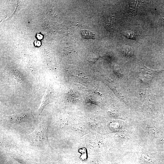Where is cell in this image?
Masks as SVG:
<instances>
[{
  "label": "cell",
  "instance_id": "3",
  "mask_svg": "<svg viewBox=\"0 0 164 164\" xmlns=\"http://www.w3.org/2000/svg\"><path fill=\"white\" fill-rule=\"evenodd\" d=\"M53 92L51 84L50 83L48 87L43 98L41 105L39 108L36 112L37 114L40 115L42 113L45 107L52 102Z\"/></svg>",
  "mask_w": 164,
  "mask_h": 164
},
{
  "label": "cell",
  "instance_id": "4",
  "mask_svg": "<svg viewBox=\"0 0 164 164\" xmlns=\"http://www.w3.org/2000/svg\"><path fill=\"white\" fill-rule=\"evenodd\" d=\"M163 71H164V70H153L147 68L144 65L143 67L141 68V76L143 77V78L146 76L152 77Z\"/></svg>",
  "mask_w": 164,
  "mask_h": 164
},
{
  "label": "cell",
  "instance_id": "5",
  "mask_svg": "<svg viewBox=\"0 0 164 164\" xmlns=\"http://www.w3.org/2000/svg\"><path fill=\"white\" fill-rule=\"evenodd\" d=\"M27 1H17V5L15 11L11 16L9 17L7 19H11L14 16L16 15L20 10L27 5Z\"/></svg>",
  "mask_w": 164,
  "mask_h": 164
},
{
  "label": "cell",
  "instance_id": "2",
  "mask_svg": "<svg viewBox=\"0 0 164 164\" xmlns=\"http://www.w3.org/2000/svg\"><path fill=\"white\" fill-rule=\"evenodd\" d=\"M6 122L12 124H17L28 122L34 118L33 114L31 112H25L2 117Z\"/></svg>",
  "mask_w": 164,
  "mask_h": 164
},
{
  "label": "cell",
  "instance_id": "8",
  "mask_svg": "<svg viewBox=\"0 0 164 164\" xmlns=\"http://www.w3.org/2000/svg\"><path fill=\"white\" fill-rule=\"evenodd\" d=\"M123 54L126 56H133L134 52L132 48L128 46L124 47L122 49Z\"/></svg>",
  "mask_w": 164,
  "mask_h": 164
},
{
  "label": "cell",
  "instance_id": "10",
  "mask_svg": "<svg viewBox=\"0 0 164 164\" xmlns=\"http://www.w3.org/2000/svg\"><path fill=\"white\" fill-rule=\"evenodd\" d=\"M37 38L39 39H42L43 37L41 35L39 34H37Z\"/></svg>",
  "mask_w": 164,
  "mask_h": 164
},
{
  "label": "cell",
  "instance_id": "11",
  "mask_svg": "<svg viewBox=\"0 0 164 164\" xmlns=\"http://www.w3.org/2000/svg\"><path fill=\"white\" fill-rule=\"evenodd\" d=\"M38 43H37V42L36 43V45L38 46H38H39L40 45V42L39 41H38Z\"/></svg>",
  "mask_w": 164,
  "mask_h": 164
},
{
  "label": "cell",
  "instance_id": "7",
  "mask_svg": "<svg viewBox=\"0 0 164 164\" xmlns=\"http://www.w3.org/2000/svg\"><path fill=\"white\" fill-rule=\"evenodd\" d=\"M80 34L82 38L84 39H94V35L92 32L87 30H81Z\"/></svg>",
  "mask_w": 164,
  "mask_h": 164
},
{
  "label": "cell",
  "instance_id": "1",
  "mask_svg": "<svg viewBox=\"0 0 164 164\" xmlns=\"http://www.w3.org/2000/svg\"><path fill=\"white\" fill-rule=\"evenodd\" d=\"M49 126L47 121L43 122L28 135V139L30 145L37 149L48 151L51 148L48 139Z\"/></svg>",
  "mask_w": 164,
  "mask_h": 164
},
{
  "label": "cell",
  "instance_id": "6",
  "mask_svg": "<svg viewBox=\"0 0 164 164\" xmlns=\"http://www.w3.org/2000/svg\"><path fill=\"white\" fill-rule=\"evenodd\" d=\"M1 145L3 148L7 151L18 154H21L22 152V150L16 146L5 143V142L2 143Z\"/></svg>",
  "mask_w": 164,
  "mask_h": 164
},
{
  "label": "cell",
  "instance_id": "9",
  "mask_svg": "<svg viewBox=\"0 0 164 164\" xmlns=\"http://www.w3.org/2000/svg\"><path fill=\"white\" fill-rule=\"evenodd\" d=\"M124 36L128 39L136 40L135 33L132 31H125Z\"/></svg>",
  "mask_w": 164,
  "mask_h": 164
}]
</instances>
